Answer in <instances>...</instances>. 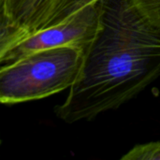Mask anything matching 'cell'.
I'll return each mask as SVG.
<instances>
[{"instance_id":"obj_8","label":"cell","mask_w":160,"mask_h":160,"mask_svg":"<svg viewBox=\"0 0 160 160\" xmlns=\"http://www.w3.org/2000/svg\"><path fill=\"white\" fill-rule=\"evenodd\" d=\"M134 2L155 24L160 26V0H134Z\"/></svg>"},{"instance_id":"obj_1","label":"cell","mask_w":160,"mask_h":160,"mask_svg":"<svg viewBox=\"0 0 160 160\" xmlns=\"http://www.w3.org/2000/svg\"><path fill=\"white\" fill-rule=\"evenodd\" d=\"M160 77V26L134 0H102L98 32L57 117L91 121L136 98Z\"/></svg>"},{"instance_id":"obj_2","label":"cell","mask_w":160,"mask_h":160,"mask_svg":"<svg viewBox=\"0 0 160 160\" xmlns=\"http://www.w3.org/2000/svg\"><path fill=\"white\" fill-rule=\"evenodd\" d=\"M84 53L73 46L57 47L0 66V104L38 100L69 88L80 74Z\"/></svg>"},{"instance_id":"obj_5","label":"cell","mask_w":160,"mask_h":160,"mask_svg":"<svg viewBox=\"0 0 160 160\" xmlns=\"http://www.w3.org/2000/svg\"><path fill=\"white\" fill-rule=\"evenodd\" d=\"M28 35L10 18L6 0H0V64L5 54Z\"/></svg>"},{"instance_id":"obj_4","label":"cell","mask_w":160,"mask_h":160,"mask_svg":"<svg viewBox=\"0 0 160 160\" xmlns=\"http://www.w3.org/2000/svg\"><path fill=\"white\" fill-rule=\"evenodd\" d=\"M56 0H6L12 21L29 35L44 28Z\"/></svg>"},{"instance_id":"obj_3","label":"cell","mask_w":160,"mask_h":160,"mask_svg":"<svg viewBox=\"0 0 160 160\" xmlns=\"http://www.w3.org/2000/svg\"><path fill=\"white\" fill-rule=\"evenodd\" d=\"M101 4L102 0H99L56 25L28 35L5 54L0 66L10 64L38 51L57 47L73 46L86 52L99 26Z\"/></svg>"},{"instance_id":"obj_7","label":"cell","mask_w":160,"mask_h":160,"mask_svg":"<svg viewBox=\"0 0 160 160\" xmlns=\"http://www.w3.org/2000/svg\"><path fill=\"white\" fill-rule=\"evenodd\" d=\"M122 160H160V142L138 144L124 155Z\"/></svg>"},{"instance_id":"obj_6","label":"cell","mask_w":160,"mask_h":160,"mask_svg":"<svg viewBox=\"0 0 160 160\" xmlns=\"http://www.w3.org/2000/svg\"><path fill=\"white\" fill-rule=\"evenodd\" d=\"M99 0H56L44 28L56 25L64 22L82 8L91 4H95Z\"/></svg>"},{"instance_id":"obj_9","label":"cell","mask_w":160,"mask_h":160,"mask_svg":"<svg viewBox=\"0 0 160 160\" xmlns=\"http://www.w3.org/2000/svg\"><path fill=\"white\" fill-rule=\"evenodd\" d=\"M0 143H1V141H0Z\"/></svg>"}]
</instances>
